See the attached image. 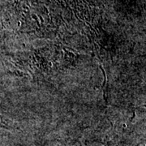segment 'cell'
<instances>
[{
  "label": "cell",
  "mask_w": 146,
  "mask_h": 146,
  "mask_svg": "<svg viewBox=\"0 0 146 146\" xmlns=\"http://www.w3.org/2000/svg\"><path fill=\"white\" fill-rule=\"evenodd\" d=\"M119 139L116 138H112V139H108L106 141H100L98 142H94V143H89L84 145L80 146H119Z\"/></svg>",
  "instance_id": "cell-1"
},
{
  "label": "cell",
  "mask_w": 146,
  "mask_h": 146,
  "mask_svg": "<svg viewBox=\"0 0 146 146\" xmlns=\"http://www.w3.org/2000/svg\"><path fill=\"white\" fill-rule=\"evenodd\" d=\"M0 128H3L7 130H14L16 127L10 119L5 118L3 115H0Z\"/></svg>",
  "instance_id": "cell-2"
}]
</instances>
